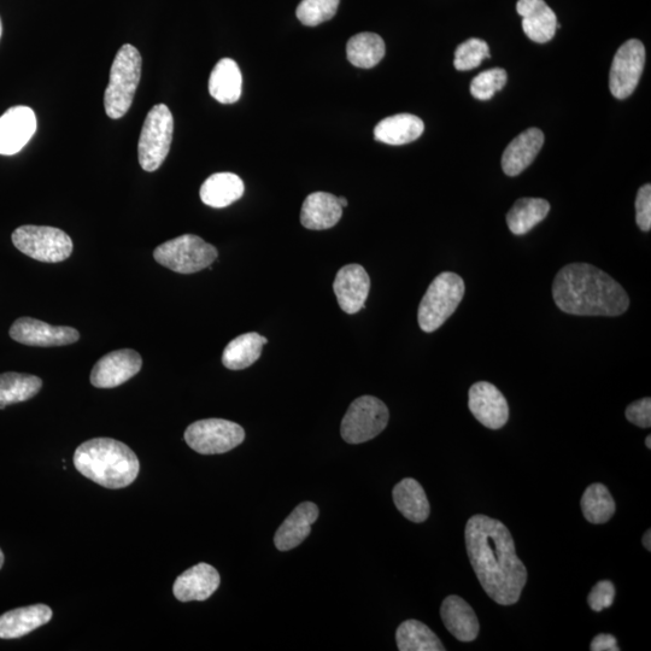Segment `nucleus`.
<instances>
[{
    "label": "nucleus",
    "instance_id": "37",
    "mask_svg": "<svg viewBox=\"0 0 651 651\" xmlns=\"http://www.w3.org/2000/svg\"><path fill=\"white\" fill-rule=\"evenodd\" d=\"M615 600V586L609 580L598 582L591 590L588 603L592 611L601 612L612 606Z\"/></svg>",
    "mask_w": 651,
    "mask_h": 651
},
{
    "label": "nucleus",
    "instance_id": "6",
    "mask_svg": "<svg viewBox=\"0 0 651 651\" xmlns=\"http://www.w3.org/2000/svg\"><path fill=\"white\" fill-rule=\"evenodd\" d=\"M217 256L219 252L214 245L205 243L201 237L193 234L169 240L154 251L157 263L180 274L201 272L209 268Z\"/></svg>",
    "mask_w": 651,
    "mask_h": 651
},
{
    "label": "nucleus",
    "instance_id": "21",
    "mask_svg": "<svg viewBox=\"0 0 651 651\" xmlns=\"http://www.w3.org/2000/svg\"><path fill=\"white\" fill-rule=\"evenodd\" d=\"M52 609L45 604L13 609L0 615V639H17L29 635L52 619Z\"/></svg>",
    "mask_w": 651,
    "mask_h": 651
},
{
    "label": "nucleus",
    "instance_id": "12",
    "mask_svg": "<svg viewBox=\"0 0 651 651\" xmlns=\"http://www.w3.org/2000/svg\"><path fill=\"white\" fill-rule=\"evenodd\" d=\"M143 367L142 356L132 349L113 351L102 357L91 372V384L98 389H114L136 377Z\"/></svg>",
    "mask_w": 651,
    "mask_h": 651
},
{
    "label": "nucleus",
    "instance_id": "32",
    "mask_svg": "<svg viewBox=\"0 0 651 651\" xmlns=\"http://www.w3.org/2000/svg\"><path fill=\"white\" fill-rule=\"evenodd\" d=\"M43 386V380L35 375L22 373L0 374V406H10L31 400Z\"/></svg>",
    "mask_w": 651,
    "mask_h": 651
},
{
    "label": "nucleus",
    "instance_id": "36",
    "mask_svg": "<svg viewBox=\"0 0 651 651\" xmlns=\"http://www.w3.org/2000/svg\"><path fill=\"white\" fill-rule=\"evenodd\" d=\"M507 80L508 75L504 69L485 70L472 80L471 95L478 101H490L496 95V92L501 91L506 86Z\"/></svg>",
    "mask_w": 651,
    "mask_h": 651
},
{
    "label": "nucleus",
    "instance_id": "45",
    "mask_svg": "<svg viewBox=\"0 0 651 651\" xmlns=\"http://www.w3.org/2000/svg\"><path fill=\"white\" fill-rule=\"evenodd\" d=\"M2 34H3V23H2V19H0V39H2Z\"/></svg>",
    "mask_w": 651,
    "mask_h": 651
},
{
    "label": "nucleus",
    "instance_id": "31",
    "mask_svg": "<svg viewBox=\"0 0 651 651\" xmlns=\"http://www.w3.org/2000/svg\"><path fill=\"white\" fill-rule=\"evenodd\" d=\"M398 650L444 651L445 647L430 627L418 620H407L396 632Z\"/></svg>",
    "mask_w": 651,
    "mask_h": 651
},
{
    "label": "nucleus",
    "instance_id": "14",
    "mask_svg": "<svg viewBox=\"0 0 651 651\" xmlns=\"http://www.w3.org/2000/svg\"><path fill=\"white\" fill-rule=\"evenodd\" d=\"M10 337L28 346H63L78 342L80 333L73 327L51 326L32 318H21L10 328Z\"/></svg>",
    "mask_w": 651,
    "mask_h": 651
},
{
    "label": "nucleus",
    "instance_id": "2",
    "mask_svg": "<svg viewBox=\"0 0 651 651\" xmlns=\"http://www.w3.org/2000/svg\"><path fill=\"white\" fill-rule=\"evenodd\" d=\"M556 306L578 316L623 315L630 307L624 287L588 263H572L557 273L553 284Z\"/></svg>",
    "mask_w": 651,
    "mask_h": 651
},
{
    "label": "nucleus",
    "instance_id": "1",
    "mask_svg": "<svg viewBox=\"0 0 651 651\" xmlns=\"http://www.w3.org/2000/svg\"><path fill=\"white\" fill-rule=\"evenodd\" d=\"M465 538L469 561L486 594L501 606L518 602L527 583V570L516 555L506 525L486 515H474L466 525Z\"/></svg>",
    "mask_w": 651,
    "mask_h": 651
},
{
    "label": "nucleus",
    "instance_id": "7",
    "mask_svg": "<svg viewBox=\"0 0 651 651\" xmlns=\"http://www.w3.org/2000/svg\"><path fill=\"white\" fill-rule=\"evenodd\" d=\"M173 132L172 111L166 104L155 105L146 116L138 144L139 164L145 172H155L166 161Z\"/></svg>",
    "mask_w": 651,
    "mask_h": 651
},
{
    "label": "nucleus",
    "instance_id": "26",
    "mask_svg": "<svg viewBox=\"0 0 651 651\" xmlns=\"http://www.w3.org/2000/svg\"><path fill=\"white\" fill-rule=\"evenodd\" d=\"M243 76L231 58L216 63L209 78L210 96L221 104H233L242 97Z\"/></svg>",
    "mask_w": 651,
    "mask_h": 651
},
{
    "label": "nucleus",
    "instance_id": "11",
    "mask_svg": "<svg viewBox=\"0 0 651 651\" xmlns=\"http://www.w3.org/2000/svg\"><path fill=\"white\" fill-rule=\"evenodd\" d=\"M645 66V48L642 41L631 39L620 46L614 56L609 89L618 99L630 97L637 89Z\"/></svg>",
    "mask_w": 651,
    "mask_h": 651
},
{
    "label": "nucleus",
    "instance_id": "28",
    "mask_svg": "<svg viewBox=\"0 0 651 651\" xmlns=\"http://www.w3.org/2000/svg\"><path fill=\"white\" fill-rule=\"evenodd\" d=\"M550 204L542 198H520L509 210L507 224L515 236H524L548 216Z\"/></svg>",
    "mask_w": 651,
    "mask_h": 651
},
{
    "label": "nucleus",
    "instance_id": "22",
    "mask_svg": "<svg viewBox=\"0 0 651 651\" xmlns=\"http://www.w3.org/2000/svg\"><path fill=\"white\" fill-rule=\"evenodd\" d=\"M342 215L343 208L340 207L338 197L327 192H315L303 203L301 222L308 230H330L338 224Z\"/></svg>",
    "mask_w": 651,
    "mask_h": 651
},
{
    "label": "nucleus",
    "instance_id": "15",
    "mask_svg": "<svg viewBox=\"0 0 651 651\" xmlns=\"http://www.w3.org/2000/svg\"><path fill=\"white\" fill-rule=\"evenodd\" d=\"M37 131V116L31 108H10L0 117V155L13 156L25 148Z\"/></svg>",
    "mask_w": 651,
    "mask_h": 651
},
{
    "label": "nucleus",
    "instance_id": "38",
    "mask_svg": "<svg viewBox=\"0 0 651 651\" xmlns=\"http://www.w3.org/2000/svg\"><path fill=\"white\" fill-rule=\"evenodd\" d=\"M636 222L643 232L651 228V185L641 187L636 197Z\"/></svg>",
    "mask_w": 651,
    "mask_h": 651
},
{
    "label": "nucleus",
    "instance_id": "19",
    "mask_svg": "<svg viewBox=\"0 0 651 651\" xmlns=\"http://www.w3.org/2000/svg\"><path fill=\"white\" fill-rule=\"evenodd\" d=\"M516 11L523 17L524 32L532 41L545 44L555 37L559 22L544 0H519Z\"/></svg>",
    "mask_w": 651,
    "mask_h": 651
},
{
    "label": "nucleus",
    "instance_id": "24",
    "mask_svg": "<svg viewBox=\"0 0 651 651\" xmlns=\"http://www.w3.org/2000/svg\"><path fill=\"white\" fill-rule=\"evenodd\" d=\"M424 131V121L420 117L398 114L381 120L374 128V138L387 145H404L419 139Z\"/></svg>",
    "mask_w": 651,
    "mask_h": 651
},
{
    "label": "nucleus",
    "instance_id": "33",
    "mask_svg": "<svg viewBox=\"0 0 651 651\" xmlns=\"http://www.w3.org/2000/svg\"><path fill=\"white\" fill-rule=\"evenodd\" d=\"M583 514L591 524H606L615 513L614 498L606 485L596 483L585 490L582 497Z\"/></svg>",
    "mask_w": 651,
    "mask_h": 651
},
{
    "label": "nucleus",
    "instance_id": "27",
    "mask_svg": "<svg viewBox=\"0 0 651 651\" xmlns=\"http://www.w3.org/2000/svg\"><path fill=\"white\" fill-rule=\"evenodd\" d=\"M392 497H394L395 506L404 518L413 521V523H424L430 516L431 507L426 492L415 479H403L395 486Z\"/></svg>",
    "mask_w": 651,
    "mask_h": 651
},
{
    "label": "nucleus",
    "instance_id": "25",
    "mask_svg": "<svg viewBox=\"0 0 651 651\" xmlns=\"http://www.w3.org/2000/svg\"><path fill=\"white\" fill-rule=\"evenodd\" d=\"M243 180L233 173L211 175L199 191L202 202L208 207L221 209L237 202L244 195Z\"/></svg>",
    "mask_w": 651,
    "mask_h": 651
},
{
    "label": "nucleus",
    "instance_id": "44",
    "mask_svg": "<svg viewBox=\"0 0 651 651\" xmlns=\"http://www.w3.org/2000/svg\"><path fill=\"white\" fill-rule=\"evenodd\" d=\"M645 445H647L648 449H651V436H648L647 439H645Z\"/></svg>",
    "mask_w": 651,
    "mask_h": 651
},
{
    "label": "nucleus",
    "instance_id": "8",
    "mask_svg": "<svg viewBox=\"0 0 651 651\" xmlns=\"http://www.w3.org/2000/svg\"><path fill=\"white\" fill-rule=\"evenodd\" d=\"M11 239L22 254L46 263L66 261L74 248L66 232L49 226H21Z\"/></svg>",
    "mask_w": 651,
    "mask_h": 651
},
{
    "label": "nucleus",
    "instance_id": "16",
    "mask_svg": "<svg viewBox=\"0 0 651 651\" xmlns=\"http://www.w3.org/2000/svg\"><path fill=\"white\" fill-rule=\"evenodd\" d=\"M371 278L360 265H348L339 269L333 283L339 307L349 315L359 313L365 307Z\"/></svg>",
    "mask_w": 651,
    "mask_h": 651
},
{
    "label": "nucleus",
    "instance_id": "10",
    "mask_svg": "<svg viewBox=\"0 0 651 651\" xmlns=\"http://www.w3.org/2000/svg\"><path fill=\"white\" fill-rule=\"evenodd\" d=\"M244 428L236 422L207 419L193 422L185 431V441L202 455L225 454L244 442Z\"/></svg>",
    "mask_w": 651,
    "mask_h": 651
},
{
    "label": "nucleus",
    "instance_id": "5",
    "mask_svg": "<svg viewBox=\"0 0 651 651\" xmlns=\"http://www.w3.org/2000/svg\"><path fill=\"white\" fill-rule=\"evenodd\" d=\"M465 281L459 274L444 272L432 281L422 297L418 312L422 331L432 333L441 328L456 312L465 296Z\"/></svg>",
    "mask_w": 651,
    "mask_h": 651
},
{
    "label": "nucleus",
    "instance_id": "20",
    "mask_svg": "<svg viewBox=\"0 0 651 651\" xmlns=\"http://www.w3.org/2000/svg\"><path fill=\"white\" fill-rule=\"evenodd\" d=\"M319 518V508L312 502H303L293 510L289 518L275 533L274 544L280 551L298 547L312 532V525Z\"/></svg>",
    "mask_w": 651,
    "mask_h": 651
},
{
    "label": "nucleus",
    "instance_id": "13",
    "mask_svg": "<svg viewBox=\"0 0 651 651\" xmlns=\"http://www.w3.org/2000/svg\"><path fill=\"white\" fill-rule=\"evenodd\" d=\"M468 407L474 418L491 430H500L509 420L506 397L495 385L479 381L469 389Z\"/></svg>",
    "mask_w": 651,
    "mask_h": 651
},
{
    "label": "nucleus",
    "instance_id": "39",
    "mask_svg": "<svg viewBox=\"0 0 651 651\" xmlns=\"http://www.w3.org/2000/svg\"><path fill=\"white\" fill-rule=\"evenodd\" d=\"M626 419L642 428L651 426V400L649 397L633 402L626 409Z\"/></svg>",
    "mask_w": 651,
    "mask_h": 651
},
{
    "label": "nucleus",
    "instance_id": "43",
    "mask_svg": "<svg viewBox=\"0 0 651 651\" xmlns=\"http://www.w3.org/2000/svg\"><path fill=\"white\" fill-rule=\"evenodd\" d=\"M4 560L5 559H4L3 551H2V549H0V570H2V567L4 565Z\"/></svg>",
    "mask_w": 651,
    "mask_h": 651
},
{
    "label": "nucleus",
    "instance_id": "41",
    "mask_svg": "<svg viewBox=\"0 0 651 651\" xmlns=\"http://www.w3.org/2000/svg\"><path fill=\"white\" fill-rule=\"evenodd\" d=\"M650 541H651V532H650V530H648L647 532L644 533V536H643V545H644V548L647 549L648 551H650V549H651V542Z\"/></svg>",
    "mask_w": 651,
    "mask_h": 651
},
{
    "label": "nucleus",
    "instance_id": "4",
    "mask_svg": "<svg viewBox=\"0 0 651 651\" xmlns=\"http://www.w3.org/2000/svg\"><path fill=\"white\" fill-rule=\"evenodd\" d=\"M142 78V56L131 44L117 52L110 69V79L104 95V108L110 119L119 120L131 109Z\"/></svg>",
    "mask_w": 651,
    "mask_h": 651
},
{
    "label": "nucleus",
    "instance_id": "35",
    "mask_svg": "<svg viewBox=\"0 0 651 651\" xmlns=\"http://www.w3.org/2000/svg\"><path fill=\"white\" fill-rule=\"evenodd\" d=\"M490 57L489 45L482 39L473 38L457 46L454 66L460 72H468Z\"/></svg>",
    "mask_w": 651,
    "mask_h": 651
},
{
    "label": "nucleus",
    "instance_id": "40",
    "mask_svg": "<svg viewBox=\"0 0 651 651\" xmlns=\"http://www.w3.org/2000/svg\"><path fill=\"white\" fill-rule=\"evenodd\" d=\"M591 651H619L617 638L612 635H597L591 642Z\"/></svg>",
    "mask_w": 651,
    "mask_h": 651
},
{
    "label": "nucleus",
    "instance_id": "46",
    "mask_svg": "<svg viewBox=\"0 0 651 651\" xmlns=\"http://www.w3.org/2000/svg\"><path fill=\"white\" fill-rule=\"evenodd\" d=\"M5 409V406H0V410Z\"/></svg>",
    "mask_w": 651,
    "mask_h": 651
},
{
    "label": "nucleus",
    "instance_id": "29",
    "mask_svg": "<svg viewBox=\"0 0 651 651\" xmlns=\"http://www.w3.org/2000/svg\"><path fill=\"white\" fill-rule=\"evenodd\" d=\"M262 336L251 332L233 339L222 355V363L231 371H242L260 359L263 349Z\"/></svg>",
    "mask_w": 651,
    "mask_h": 651
},
{
    "label": "nucleus",
    "instance_id": "23",
    "mask_svg": "<svg viewBox=\"0 0 651 651\" xmlns=\"http://www.w3.org/2000/svg\"><path fill=\"white\" fill-rule=\"evenodd\" d=\"M441 617L445 627L461 642H473L480 625L473 608L459 596H449L442 603Z\"/></svg>",
    "mask_w": 651,
    "mask_h": 651
},
{
    "label": "nucleus",
    "instance_id": "30",
    "mask_svg": "<svg viewBox=\"0 0 651 651\" xmlns=\"http://www.w3.org/2000/svg\"><path fill=\"white\" fill-rule=\"evenodd\" d=\"M385 43L380 35L375 33H360L354 35L346 46L348 60L356 68L371 69L378 66L385 56Z\"/></svg>",
    "mask_w": 651,
    "mask_h": 651
},
{
    "label": "nucleus",
    "instance_id": "34",
    "mask_svg": "<svg viewBox=\"0 0 651 651\" xmlns=\"http://www.w3.org/2000/svg\"><path fill=\"white\" fill-rule=\"evenodd\" d=\"M340 0H302L296 10L304 26L315 27L330 21L337 14Z\"/></svg>",
    "mask_w": 651,
    "mask_h": 651
},
{
    "label": "nucleus",
    "instance_id": "9",
    "mask_svg": "<svg viewBox=\"0 0 651 651\" xmlns=\"http://www.w3.org/2000/svg\"><path fill=\"white\" fill-rule=\"evenodd\" d=\"M389 418V409L383 401L373 396H362L351 403L340 433L346 443H366L385 430Z\"/></svg>",
    "mask_w": 651,
    "mask_h": 651
},
{
    "label": "nucleus",
    "instance_id": "3",
    "mask_svg": "<svg viewBox=\"0 0 651 651\" xmlns=\"http://www.w3.org/2000/svg\"><path fill=\"white\" fill-rule=\"evenodd\" d=\"M74 466L93 483L113 490L127 488L140 471L134 451L111 438H95L82 443L75 450Z\"/></svg>",
    "mask_w": 651,
    "mask_h": 651
},
{
    "label": "nucleus",
    "instance_id": "42",
    "mask_svg": "<svg viewBox=\"0 0 651 651\" xmlns=\"http://www.w3.org/2000/svg\"><path fill=\"white\" fill-rule=\"evenodd\" d=\"M338 202H339V204H340V207H342L343 209L346 208V207H348V201H346V198H344V197H339V198H338Z\"/></svg>",
    "mask_w": 651,
    "mask_h": 651
},
{
    "label": "nucleus",
    "instance_id": "17",
    "mask_svg": "<svg viewBox=\"0 0 651 651\" xmlns=\"http://www.w3.org/2000/svg\"><path fill=\"white\" fill-rule=\"evenodd\" d=\"M220 574L208 563H198L175 580L173 592L180 602L205 601L219 589Z\"/></svg>",
    "mask_w": 651,
    "mask_h": 651
},
{
    "label": "nucleus",
    "instance_id": "18",
    "mask_svg": "<svg viewBox=\"0 0 651 651\" xmlns=\"http://www.w3.org/2000/svg\"><path fill=\"white\" fill-rule=\"evenodd\" d=\"M544 144V134L541 129L530 128L519 134L504 150L502 169L508 177H518L536 160Z\"/></svg>",
    "mask_w": 651,
    "mask_h": 651
}]
</instances>
